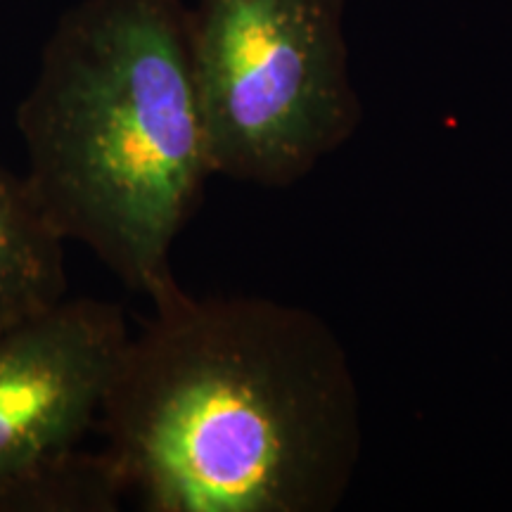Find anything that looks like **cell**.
Here are the masks:
<instances>
[{"instance_id": "obj_1", "label": "cell", "mask_w": 512, "mask_h": 512, "mask_svg": "<svg viewBox=\"0 0 512 512\" xmlns=\"http://www.w3.org/2000/svg\"><path fill=\"white\" fill-rule=\"evenodd\" d=\"M98 427L150 512H330L361 463V392L342 339L254 294L152 302Z\"/></svg>"}, {"instance_id": "obj_2", "label": "cell", "mask_w": 512, "mask_h": 512, "mask_svg": "<svg viewBox=\"0 0 512 512\" xmlns=\"http://www.w3.org/2000/svg\"><path fill=\"white\" fill-rule=\"evenodd\" d=\"M27 183L64 240L150 302L211 171L183 0H81L17 107Z\"/></svg>"}, {"instance_id": "obj_3", "label": "cell", "mask_w": 512, "mask_h": 512, "mask_svg": "<svg viewBox=\"0 0 512 512\" xmlns=\"http://www.w3.org/2000/svg\"><path fill=\"white\" fill-rule=\"evenodd\" d=\"M188 38L214 176L290 188L361 126L344 0H197Z\"/></svg>"}, {"instance_id": "obj_4", "label": "cell", "mask_w": 512, "mask_h": 512, "mask_svg": "<svg viewBox=\"0 0 512 512\" xmlns=\"http://www.w3.org/2000/svg\"><path fill=\"white\" fill-rule=\"evenodd\" d=\"M131 337L124 309L62 299L0 337V484L81 444Z\"/></svg>"}, {"instance_id": "obj_5", "label": "cell", "mask_w": 512, "mask_h": 512, "mask_svg": "<svg viewBox=\"0 0 512 512\" xmlns=\"http://www.w3.org/2000/svg\"><path fill=\"white\" fill-rule=\"evenodd\" d=\"M64 240L0 159V337L67 299Z\"/></svg>"}, {"instance_id": "obj_6", "label": "cell", "mask_w": 512, "mask_h": 512, "mask_svg": "<svg viewBox=\"0 0 512 512\" xmlns=\"http://www.w3.org/2000/svg\"><path fill=\"white\" fill-rule=\"evenodd\" d=\"M126 491L105 448L86 453L74 446L0 484V512H112Z\"/></svg>"}]
</instances>
